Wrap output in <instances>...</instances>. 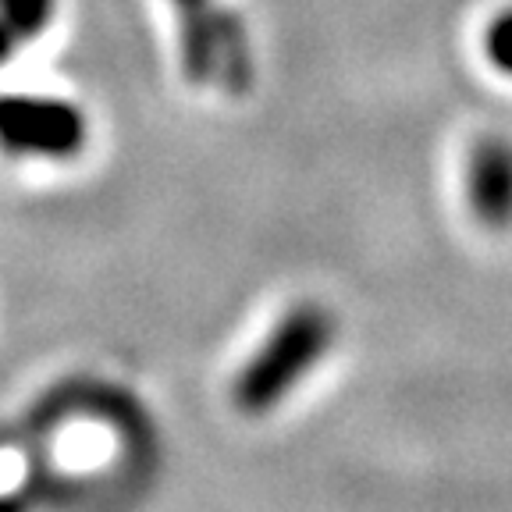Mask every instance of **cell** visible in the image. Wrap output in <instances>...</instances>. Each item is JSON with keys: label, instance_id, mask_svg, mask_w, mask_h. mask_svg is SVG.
<instances>
[{"label": "cell", "instance_id": "6da1fadb", "mask_svg": "<svg viewBox=\"0 0 512 512\" xmlns=\"http://www.w3.org/2000/svg\"><path fill=\"white\" fill-rule=\"evenodd\" d=\"M185 86L221 100H246L260 82V47L235 0H164Z\"/></svg>", "mask_w": 512, "mask_h": 512}, {"label": "cell", "instance_id": "7a4b0ae2", "mask_svg": "<svg viewBox=\"0 0 512 512\" xmlns=\"http://www.w3.org/2000/svg\"><path fill=\"white\" fill-rule=\"evenodd\" d=\"M89 111L57 89L0 93V153L22 164H72L89 150Z\"/></svg>", "mask_w": 512, "mask_h": 512}, {"label": "cell", "instance_id": "3957f363", "mask_svg": "<svg viewBox=\"0 0 512 512\" xmlns=\"http://www.w3.org/2000/svg\"><path fill=\"white\" fill-rule=\"evenodd\" d=\"M466 207L488 228L512 224V136L480 132L463 160Z\"/></svg>", "mask_w": 512, "mask_h": 512}, {"label": "cell", "instance_id": "277c9868", "mask_svg": "<svg viewBox=\"0 0 512 512\" xmlns=\"http://www.w3.org/2000/svg\"><path fill=\"white\" fill-rule=\"evenodd\" d=\"M61 0H0V68L32 50L54 29Z\"/></svg>", "mask_w": 512, "mask_h": 512}, {"label": "cell", "instance_id": "5b68a950", "mask_svg": "<svg viewBox=\"0 0 512 512\" xmlns=\"http://www.w3.org/2000/svg\"><path fill=\"white\" fill-rule=\"evenodd\" d=\"M480 54L488 61L491 72L502 79H512V4L488 18V25L480 29Z\"/></svg>", "mask_w": 512, "mask_h": 512}]
</instances>
